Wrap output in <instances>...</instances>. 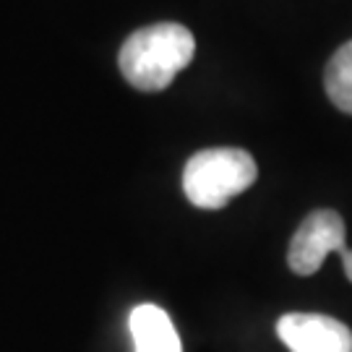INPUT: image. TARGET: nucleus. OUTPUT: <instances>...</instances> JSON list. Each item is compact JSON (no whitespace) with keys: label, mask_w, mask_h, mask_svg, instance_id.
<instances>
[{"label":"nucleus","mask_w":352,"mask_h":352,"mask_svg":"<svg viewBox=\"0 0 352 352\" xmlns=\"http://www.w3.org/2000/svg\"><path fill=\"white\" fill-rule=\"evenodd\" d=\"M196 55V39L183 24H151L133 32L120 47V74L141 91H162Z\"/></svg>","instance_id":"1"},{"label":"nucleus","mask_w":352,"mask_h":352,"mask_svg":"<svg viewBox=\"0 0 352 352\" xmlns=\"http://www.w3.org/2000/svg\"><path fill=\"white\" fill-rule=\"evenodd\" d=\"M258 177L256 160L245 149H204L183 170L186 199L199 209H222L230 199L248 190Z\"/></svg>","instance_id":"2"},{"label":"nucleus","mask_w":352,"mask_h":352,"mask_svg":"<svg viewBox=\"0 0 352 352\" xmlns=\"http://www.w3.org/2000/svg\"><path fill=\"white\" fill-rule=\"evenodd\" d=\"M344 248H347L344 219L334 209H318L308 214L302 225L295 230L289 240L287 264L295 274L311 277L321 269L329 253H342Z\"/></svg>","instance_id":"3"},{"label":"nucleus","mask_w":352,"mask_h":352,"mask_svg":"<svg viewBox=\"0 0 352 352\" xmlns=\"http://www.w3.org/2000/svg\"><path fill=\"white\" fill-rule=\"evenodd\" d=\"M277 334L289 352H352V331L324 314H285Z\"/></svg>","instance_id":"4"},{"label":"nucleus","mask_w":352,"mask_h":352,"mask_svg":"<svg viewBox=\"0 0 352 352\" xmlns=\"http://www.w3.org/2000/svg\"><path fill=\"white\" fill-rule=\"evenodd\" d=\"M128 329L136 352H183L175 327L160 305H136L128 318Z\"/></svg>","instance_id":"5"},{"label":"nucleus","mask_w":352,"mask_h":352,"mask_svg":"<svg viewBox=\"0 0 352 352\" xmlns=\"http://www.w3.org/2000/svg\"><path fill=\"white\" fill-rule=\"evenodd\" d=\"M324 87L331 104L342 113L352 115V39L331 55L324 74Z\"/></svg>","instance_id":"6"},{"label":"nucleus","mask_w":352,"mask_h":352,"mask_svg":"<svg viewBox=\"0 0 352 352\" xmlns=\"http://www.w3.org/2000/svg\"><path fill=\"white\" fill-rule=\"evenodd\" d=\"M340 256H342V264H344V274H347V279L352 282V251L350 248H344Z\"/></svg>","instance_id":"7"}]
</instances>
